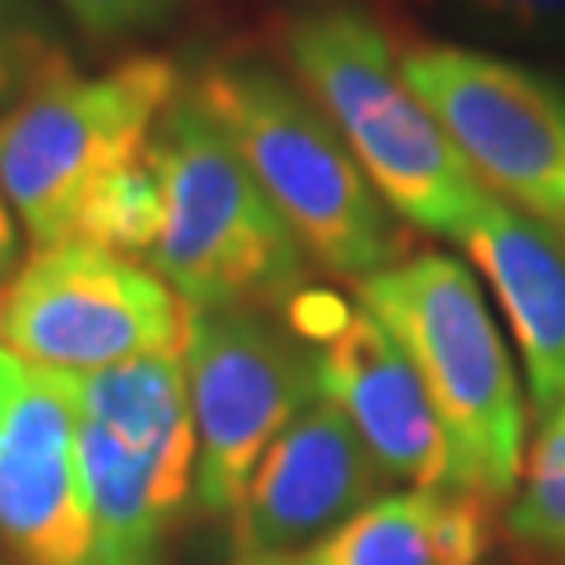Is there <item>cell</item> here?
<instances>
[{"label": "cell", "mask_w": 565, "mask_h": 565, "mask_svg": "<svg viewBox=\"0 0 565 565\" xmlns=\"http://www.w3.org/2000/svg\"><path fill=\"white\" fill-rule=\"evenodd\" d=\"M290 77L331 118L386 206L429 235L456 239L492 195L401 74L386 26L364 8L316 4L282 22Z\"/></svg>", "instance_id": "7a4b0ae2"}, {"label": "cell", "mask_w": 565, "mask_h": 565, "mask_svg": "<svg viewBox=\"0 0 565 565\" xmlns=\"http://www.w3.org/2000/svg\"><path fill=\"white\" fill-rule=\"evenodd\" d=\"M162 180H158L151 154L143 151L137 162L121 166L118 173H110L93 188V195L85 199L82 213H77L74 239L147 265L158 235H162Z\"/></svg>", "instance_id": "2e32d148"}, {"label": "cell", "mask_w": 565, "mask_h": 565, "mask_svg": "<svg viewBox=\"0 0 565 565\" xmlns=\"http://www.w3.org/2000/svg\"><path fill=\"white\" fill-rule=\"evenodd\" d=\"M188 93L232 140L312 265L364 282L408 257V224L287 71L257 55H221Z\"/></svg>", "instance_id": "6da1fadb"}, {"label": "cell", "mask_w": 565, "mask_h": 565, "mask_svg": "<svg viewBox=\"0 0 565 565\" xmlns=\"http://www.w3.org/2000/svg\"><path fill=\"white\" fill-rule=\"evenodd\" d=\"M232 565H301L298 555H235Z\"/></svg>", "instance_id": "44dd1931"}, {"label": "cell", "mask_w": 565, "mask_h": 565, "mask_svg": "<svg viewBox=\"0 0 565 565\" xmlns=\"http://www.w3.org/2000/svg\"><path fill=\"white\" fill-rule=\"evenodd\" d=\"M470 26L492 38L565 49V0H451Z\"/></svg>", "instance_id": "ac0fdd59"}, {"label": "cell", "mask_w": 565, "mask_h": 565, "mask_svg": "<svg viewBox=\"0 0 565 565\" xmlns=\"http://www.w3.org/2000/svg\"><path fill=\"white\" fill-rule=\"evenodd\" d=\"M495 503L459 489L386 492L298 555L301 565H484Z\"/></svg>", "instance_id": "5bb4252c"}, {"label": "cell", "mask_w": 565, "mask_h": 565, "mask_svg": "<svg viewBox=\"0 0 565 565\" xmlns=\"http://www.w3.org/2000/svg\"><path fill=\"white\" fill-rule=\"evenodd\" d=\"M147 154L166 199L147 265L177 298L188 309H287L312 257L188 88L158 118Z\"/></svg>", "instance_id": "277c9868"}, {"label": "cell", "mask_w": 565, "mask_h": 565, "mask_svg": "<svg viewBox=\"0 0 565 565\" xmlns=\"http://www.w3.org/2000/svg\"><path fill=\"white\" fill-rule=\"evenodd\" d=\"M309 345L320 397L353 423L386 478L408 489H448V437L397 338L356 301Z\"/></svg>", "instance_id": "7c38bea8"}, {"label": "cell", "mask_w": 565, "mask_h": 565, "mask_svg": "<svg viewBox=\"0 0 565 565\" xmlns=\"http://www.w3.org/2000/svg\"><path fill=\"white\" fill-rule=\"evenodd\" d=\"M0 544L19 565H88L77 401L66 371L0 345Z\"/></svg>", "instance_id": "30bf717a"}, {"label": "cell", "mask_w": 565, "mask_h": 565, "mask_svg": "<svg viewBox=\"0 0 565 565\" xmlns=\"http://www.w3.org/2000/svg\"><path fill=\"white\" fill-rule=\"evenodd\" d=\"M401 74L481 188L565 239V85L467 44H419Z\"/></svg>", "instance_id": "9c48e42d"}, {"label": "cell", "mask_w": 565, "mask_h": 565, "mask_svg": "<svg viewBox=\"0 0 565 565\" xmlns=\"http://www.w3.org/2000/svg\"><path fill=\"white\" fill-rule=\"evenodd\" d=\"M22 265V239H19V217L11 210L8 195L0 191V287L11 279V273Z\"/></svg>", "instance_id": "ffe728a7"}, {"label": "cell", "mask_w": 565, "mask_h": 565, "mask_svg": "<svg viewBox=\"0 0 565 565\" xmlns=\"http://www.w3.org/2000/svg\"><path fill=\"white\" fill-rule=\"evenodd\" d=\"M386 484L364 437L320 397L257 462L232 522L235 555H305L386 495Z\"/></svg>", "instance_id": "8fae6325"}, {"label": "cell", "mask_w": 565, "mask_h": 565, "mask_svg": "<svg viewBox=\"0 0 565 565\" xmlns=\"http://www.w3.org/2000/svg\"><path fill=\"white\" fill-rule=\"evenodd\" d=\"M85 33L99 41H121L166 26L180 0H55Z\"/></svg>", "instance_id": "d6986e66"}, {"label": "cell", "mask_w": 565, "mask_h": 565, "mask_svg": "<svg viewBox=\"0 0 565 565\" xmlns=\"http://www.w3.org/2000/svg\"><path fill=\"white\" fill-rule=\"evenodd\" d=\"M88 514V565H166L177 518L195 500V419L180 356L71 375Z\"/></svg>", "instance_id": "8992f818"}, {"label": "cell", "mask_w": 565, "mask_h": 565, "mask_svg": "<svg viewBox=\"0 0 565 565\" xmlns=\"http://www.w3.org/2000/svg\"><path fill=\"white\" fill-rule=\"evenodd\" d=\"M356 301L419 371L448 437V489L511 500L525 467L529 404L470 268L437 250L408 254L356 282Z\"/></svg>", "instance_id": "3957f363"}, {"label": "cell", "mask_w": 565, "mask_h": 565, "mask_svg": "<svg viewBox=\"0 0 565 565\" xmlns=\"http://www.w3.org/2000/svg\"><path fill=\"white\" fill-rule=\"evenodd\" d=\"M507 312L525 367L529 412L536 423L565 404V239L500 199L459 235Z\"/></svg>", "instance_id": "4fadbf2b"}, {"label": "cell", "mask_w": 565, "mask_h": 565, "mask_svg": "<svg viewBox=\"0 0 565 565\" xmlns=\"http://www.w3.org/2000/svg\"><path fill=\"white\" fill-rule=\"evenodd\" d=\"M184 334L188 305L151 265L82 239L33 246L0 287V345L66 375L180 356Z\"/></svg>", "instance_id": "ba28073f"}, {"label": "cell", "mask_w": 565, "mask_h": 565, "mask_svg": "<svg viewBox=\"0 0 565 565\" xmlns=\"http://www.w3.org/2000/svg\"><path fill=\"white\" fill-rule=\"evenodd\" d=\"M66 55L33 0H0V110Z\"/></svg>", "instance_id": "e0dca14e"}, {"label": "cell", "mask_w": 565, "mask_h": 565, "mask_svg": "<svg viewBox=\"0 0 565 565\" xmlns=\"http://www.w3.org/2000/svg\"><path fill=\"white\" fill-rule=\"evenodd\" d=\"M503 536L522 565H565V404L529 445L522 481L507 500Z\"/></svg>", "instance_id": "9a60e30c"}, {"label": "cell", "mask_w": 565, "mask_h": 565, "mask_svg": "<svg viewBox=\"0 0 565 565\" xmlns=\"http://www.w3.org/2000/svg\"><path fill=\"white\" fill-rule=\"evenodd\" d=\"M177 96V66L158 55L99 74L60 60L0 110V191L33 246L74 239L93 188L137 162Z\"/></svg>", "instance_id": "5b68a950"}, {"label": "cell", "mask_w": 565, "mask_h": 565, "mask_svg": "<svg viewBox=\"0 0 565 565\" xmlns=\"http://www.w3.org/2000/svg\"><path fill=\"white\" fill-rule=\"evenodd\" d=\"M184 375L195 419V511L235 522L257 462L320 401L316 353L268 309H188Z\"/></svg>", "instance_id": "52a82bcc"}]
</instances>
